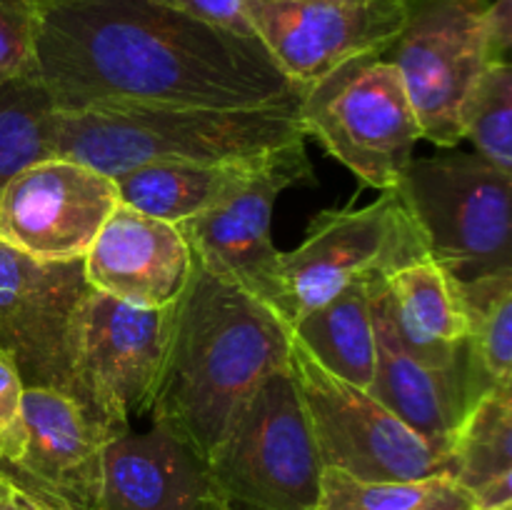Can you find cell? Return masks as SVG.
<instances>
[{"label": "cell", "mask_w": 512, "mask_h": 510, "mask_svg": "<svg viewBox=\"0 0 512 510\" xmlns=\"http://www.w3.org/2000/svg\"><path fill=\"white\" fill-rule=\"evenodd\" d=\"M35 75L58 113L105 105L300 108L258 38L153 0H38Z\"/></svg>", "instance_id": "obj_1"}, {"label": "cell", "mask_w": 512, "mask_h": 510, "mask_svg": "<svg viewBox=\"0 0 512 510\" xmlns=\"http://www.w3.org/2000/svg\"><path fill=\"white\" fill-rule=\"evenodd\" d=\"M290 335L275 310L193 260L173 303L153 425L208 460L240 405L275 370L288 368Z\"/></svg>", "instance_id": "obj_2"}, {"label": "cell", "mask_w": 512, "mask_h": 510, "mask_svg": "<svg viewBox=\"0 0 512 510\" xmlns=\"http://www.w3.org/2000/svg\"><path fill=\"white\" fill-rule=\"evenodd\" d=\"M305 140L300 108L215 110L183 105H105L55 113L53 155L108 178L145 163H228Z\"/></svg>", "instance_id": "obj_3"}, {"label": "cell", "mask_w": 512, "mask_h": 510, "mask_svg": "<svg viewBox=\"0 0 512 510\" xmlns=\"http://www.w3.org/2000/svg\"><path fill=\"white\" fill-rule=\"evenodd\" d=\"M208 465L228 510H315L323 460L288 368L240 405Z\"/></svg>", "instance_id": "obj_4"}, {"label": "cell", "mask_w": 512, "mask_h": 510, "mask_svg": "<svg viewBox=\"0 0 512 510\" xmlns=\"http://www.w3.org/2000/svg\"><path fill=\"white\" fill-rule=\"evenodd\" d=\"M395 188L430 260L455 280L512 270V175L478 153L413 158Z\"/></svg>", "instance_id": "obj_5"}, {"label": "cell", "mask_w": 512, "mask_h": 510, "mask_svg": "<svg viewBox=\"0 0 512 510\" xmlns=\"http://www.w3.org/2000/svg\"><path fill=\"white\" fill-rule=\"evenodd\" d=\"M300 120L305 138L378 190L398 185L423 138L403 80L383 55H360L308 85Z\"/></svg>", "instance_id": "obj_6"}, {"label": "cell", "mask_w": 512, "mask_h": 510, "mask_svg": "<svg viewBox=\"0 0 512 510\" xmlns=\"http://www.w3.org/2000/svg\"><path fill=\"white\" fill-rule=\"evenodd\" d=\"M288 373L303 400L323 468L390 483L450 478V458L430 448L368 390L315 363L295 335H290Z\"/></svg>", "instance_id": "obj_7"}, {"label": "cell", "mask_w": 512, "mask_h": 510, "mask_svg": "<svg viewBox=\"0 0 512 510\" xmlns=\"http://www.w3.org/2000/svg\"><path fill=\"white\" fill-rule=\"evenodd\" d=\"M425 258L423 233L398 188L380 190L365 208L323 210L303 243L280 255L293 323L348 285L388 280Z\"/></svg>", "instance_id": "obj_8"}, {"label": "cell", "mask_w": 512, "mask_h": 510, "mask_svg": "<svg viewBox=\"0 0 512 510\" xmlns=\"http://www.w3.org/2000/svg\"><path fill=\"white\" fill-rule=\"evenodd\" d=\"M90 290L83 258L35 260L0 243V353L25 388L55 390L80 408V313Z\"/></svg>", "instance_id": "obj_9"}, {"label": "cell", "mask_w": 512, "mask_h": 510, "mask_svg": "<svg viewBox=\"0 0 512 510\" xmlns=\"http://www.w3.org/2000/svg\"><path fill=\"white\" fill-rule=\"evenodd\" d=\"M315 170L305 140L270 153L258 173L215 208L178 223L195 263L235 283L268 305L293 330V308L280 268V250L270 235L273 205L283 190L313 185Z\"/></svg>", "instance_id": "obj_10"}, {"label": "cell", "mask_w": 512, "mask_h": 510, "mask_svg": "<svg viewBox=\"0 0 512 510\" xmlns=\"http://www.w3.org/2000/svg\"><path fill=\"white\" fill-rule=\"evenodd\" d=\"M405 20L385 55L395 65L420 135L440 148L463 138L465 98L485 68L490 0H403Z\"/></svg>", "instance_id": "obj_11"}, {"label": "cell", "mask_w": 512, "mask_h": 510, "mask_svg": "<svg viewBox=\"0 0 512 510\" xmlns=\"http://www.w3.org/2000/svg\"><path fill=\"white\" fill-rule=\"evenodd\" d=\"M173 305L135 308L90 290L80 313L78 380L83 410L110 440L150 413Z\"/></svg>", "instance_id": "obj_12"}, {"label": "cell", "mask_w": 512, "mask_h": 510, "mask_svg": "<svg viewBox=\"0 0 512 510\" xmlns=\"http://www.w3.org/2000/svg\"><path fill=\"white\" fill-rule=\"evenodd\" d=\"M270 58L300 88L360 55H385L405 20L403 0H245Z\"/></svg>", "instance_id": "obj_13"}, {"label": "cell", "mask_w": 512, "mask_h": 510, "mask_svg": "<svg viewBox=\"0 0 512 510\" xmlns=\"http://www.w3.org/2000/svg\"><path fill=\"white\" fill-rule=\"evenodd\" d=\"M118 205L113 178L53 155L3 185L0 243L35 260L85 258Z\"/></svg>", "instance_id": "obj_14"}, {"label": "cell", "mask_w": 512, "mask_h": 510, "mask_svg": "<svg viewBox=\"0 0 512 510\" xmlns=\"http://www.w3.org/2000/svg\"><path fill=\"white\" fill-rule=\"evenodd\" d=\"M108 440L68 395L25 388L18 423L0 438V473L70 510H100Z\"/></svg>", "instance_id": "obj_15"}, {"label": "cell", "mask_w": 512, "mask_h": 510, "mask_svg": "<svg viewBox=\"0 0 512 510\" xmlns=\"http://www.w3.org/2000/svg\"><path fill=\"white\" fill-rule=\"evenodd\" d=\"M83 263L98 293L135 308H168L188 283L193 255L178 225L118 205Z\"/></svg>", "instance_id": "obj_16"}, {"label": "cell", "mask_w": 512, "mask_h": 510, "mask_svg": "<svg viewBox=\"0 0 512 510\" xmlns=\"http://www.w3.org/2000/svg\"><path fill=\"white\" fill-rule=\"evenodd\" d=\"M100 510H228L210 465L168 430L128 433L103 450Z\"/></svg>", "instance_id": "obj_17"}, {"label": "cell", "mask_w": 512, "mask_h": 510, "mask_svg": "<svg viewBox=\"0 0 512 510\" xmlns=\"http://www.w3.org/2000/svg\"><path fill=\"white\" fill-rule=\"evenodd\" d=\"M370 308L395 343L433 368L468 363V325L453 278L430 258L370 283Z\"/></svg>", "instance_id": "obj_18"}, {"label": "cell", "mask_w": 512, "mask_h": 510, "mask_svg": "<svg viewBox=\"0 0 512 510\" xmlns=\"http://www.w3.org/2000/svg\"><path fill=\"white\" fill-rule=\"evenodd\" d=\"M373 325L378 358L368 393L390 413L398 415L410 430H415L430 448L450 458L455 433L470 405L478 400L470 380V365L433 368L420 363L395 343L390 330L375 313Z\"/></svg>", "instance_id": "obj_19"}, {"label": "cell", "mask_w": 512, "mask_h": 510, "mask_svg": "<svg viewBox=\"0 0 512 510\" xmlns=\"http://www.w3.org/2000/svg\"><path fill=\"white\" fill-rule=\"evenodd\" d=\"M268 158L270 153L228 163L160 160L138 165L113 180L120 205L178 225L238 193Z\"/></svg>", "instance_id": "obj_20"}, {"label": "cell", "mask_w": 512, "mask_h": 510, "mask_svg": "<svg viewBox=\"0 0 512 510\" xmlns=\"http://www.w3.org/2000/svg\"><path fill=\"white\" fill-rule=\"evenodd\" d=\"M450 478L475 510H512V385L488 390L450 445Z\"/></svg>", "instance_id": "obj_21"}, {"label": "cell", "mask_w": 512, "mask_h": 510, "mask_svg": "<svg viewBox=\"0 0 512 510\" xmlns=\"http://www.w3.org/2000/svg\"><path fill=\"white\" fill-rule=\"evenodd\" d=\"M298 343L340 380L368 390L375 378V325L370 283H353L293 323Z\"/></svg>", "instance_id": "obj_22"}, {"label": "cell", "mask_w": 512, "mask_h": 510, "mask_svg": "<svg viewBox=\"0 0 512 510\" xmlns=\"http://www.w3.org/2000/svg\"><path fill=\"white\" fill-rule=\"evenodd\" d=\"M453 288L468 325L475 398L500 385H512V270L475 280L453 278Z\"/></svg>", "instance_id": "obj_23"}, {"label": "cell", "mask_w": 512, "mask_h": 510, "mask_svg": "<svg viewBox=\"0 0 512 510\" xmlns=\"http://www.w3.org/2000/svg\"><path fill=\"white\" fill-rule=\"evenodd\" d=\"M55 113L35 70L0 75V190L20 170L53 158Z\"/></svg>", "instance_id": "obj_24"}, {"label": "cell", "mask_w": 512, "mask_h": 510, "mask_svg": "<svg viewBox=\"0 0 512 510\" xmlns=\"http://www.w3.org/2000/svg\"><path fill=\"white\" fill-rule=\"evenodd\" d=\"M463 138L473 140L475 153L512 175V65L488 63L465 98Z\"/></svg>", "instance_id": "obj_25"}, {"label": "cell", "mask_w": 512, "mask_h": 510, "mask_svg": "<svg viewBox=\"0 0 512 510\" xmlns=\"http://www.w3.org/2000/svg\"><path fill=\"white\" fill-rule=\"evenodd\" d=\"M453 478L413 480H358L335 468H323L320 498L315 510H423L438 498Z\"/></svg>", "instance_id": "obj_26"}, {"label": "cell", "mask_w": 512, "mask_h": 510, "mask_svg": "<svg viewBox=\"0 0 512 510\" xmlns=\"http://www.w3.org/2000/svg\"><path fill=\"white\" fill-rule=\"evenodd\" d=\"M38 0H0V75L35 70Z\"/></svg>", "instance_id": "obj_27"}, {"label": "cell", "mask_w": 512, "mask_h": 510, "mask_svg": "<svg viewBox=\"0 0 512 510\" xmlns=\"http://www.w3.org/2000/svg\"><path fill=\"white\" fill-rule=\"evenodd\" d=\"M153 3L178 10V13L190 15L200 23L215 25L220 30H228V33L255 38L248 18H245V0H153Z\"/></svg>", "instance_id": "obj_28"}, {"label": "cell", "mask_w": 512, "mask_h": 510, "mask_svg": "<svg viewBox=\"0 0 512 510\" xmlns=\"http://www.w3.org/2000/svg\"><path fill=\"white\" fill-rule=\"evenodd\" d=\"M512 0H490L485 15V63H510Z\"/></svg>", "instance_id": "obj_29"}, {"label": "cell", "mask_w": 512, "mask_h": 510, "mask_svg": "<svg viewBox=\"0 0 512 510\" xmlns=\"http://www.w3.org/2000/svg\"><path fill=\"white\" fill-rule=\"evenodd\" d=\"M23 378L18 368L5 353H0V438L10 433L20 418V403H23Z\"/></svg>", "instance_id": "obj_30"}, {"label": "cell", "mask_w": 512, "mask_h": 510, "mask_svg": "<svg viewBox=\"0 0 512 510\" xmlns=\"http://www.w3.org/2000/svg\"><path fill=\"white\" fill-rule=\"evenodd\" d=\"M0 510H70L58 500H50L45 495L33 493L20 483L10 480L0 473Z\"/></svg>", "instance_id": "obj_31"}, {"label": "cell", "mask_w": 512, "mask_h": 510, "mask_svg": "<svg viewBox=\"0 0 512 510\" xmlns=\"http://www.w3.org/2000/svg\"><path fill=\"white\" fill-rule=\"evenodd\" d=\"M423 510H475V508H473V500H470L468 495H465L463 490L450 480L448 488H445L438 498L430 500Z\"/></svg>", "instance_id": "obj_32"}]
</instances>
